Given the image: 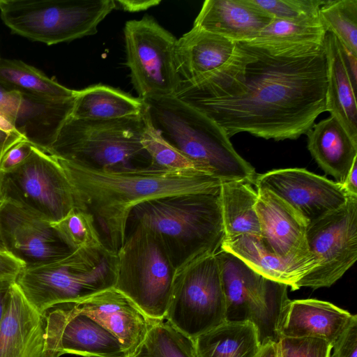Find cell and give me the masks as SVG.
I'll list each match as a JSON object with an SVG mask.
<instances>
[{"mask_svg": "<svg viewBox=\"0 0 357 357\" xmlns=\"http://www.w3.org/2000/svg\"><path fill=\"white\" fill-rule=\"evenodd\" d=\"M24 265L6 251L0 250V280H15Z\"/></svg>", "mask_w": 357, "mask_h": 357, "instance_id": "7bdbcfd3", "label": "cell"}, {"mask_svg": "<svg viewBox=\"0 0 357 357\" xmlns=\"http://www.w3.org/2000/svg\"><path fill=\"white\" fill-rule=\"evenodd\" d=\"M128 357H198L193 340L167 321H156L146 338Z\"/></svg>", "mask_w": 357, "mask_h": 357, "instance_id": "1f68e13d", "label": "cell"}, {"mask_svg": "<svg viewBox=\"0 0 357 357\" xmlns=\"http://www.w3.org/2000/svg\"><path fill=\"white\" fill-rule=\"evenodd\" d=\"M221 249L236 255L265 278L287 284L291 291H296V282L317 266L314 257L278 256L266 248L260 236L251 234L225 240Z\"/></svg>", "mask_w": 357, "mask_h": 357, "instance_id": "7402d4cb", "label": "cell"}, {"mask_svg": "<svg viewBox=\"0 0 357 357\" xmlns=\"http://www.w3.org/2000/svg\"><path fill=\"white\" fill-rule=\"evenodd\" d=\"M324 47L326 59V112H329L357 142L356 81L351 75L340 43L333 34H326Z\"/></svg>", "mask_w": 357, "mask_h": 357, "instance_id": "603a6c76", "label": "cell"}, {"mask_svg": "<svg viewBox=\"0 0 357 357\" xmlns=\"http://www.w3.org/2000/svg\"><path fill=\"white\" fill-rule=\"evenodd\" d=\"M256 357H278V343L268 342L261 345Z\"/></svg>", "mask_w": 357, "mask_h": 357, "instance_id": "7dc6e473", "label": "cell"}, {"mask_svg": "<svg viewBox=\"0 0 357 357\" xmlns=\"http://www.w3.org/2000/svg\"><path fill=\"white\" fill-rule=\"evenodd\" d=\"M0 236L6 252L24 268L56 261L74 251L51 222L7 201L0 203Z\"/></svg>", "mask_w": 357, "mask_h": 357, "instance_id": "5bb4252c", "label": "cell"}, {"mask_svg": "<svg viewBox=\"0 0 357 357\" xmlns=\"http://www.w3.org/2000/svg\"><path fill=\"white\" fill-rule=\"evenodd\" d=\"M331 357H356L357 315L354 314L350 324L333 345Z\"/></svg>", "mask_w": 357, "mask_h": 357, "instance_id": "f35d334b", "label": "cell"}, {"mask_svg": "<svg viewBox=\"0 0 357 357\" xmlns=\"http://www.w3.org/2000/svg\"><path fill=\"white\" fill-rule=\"evenodd\" d=\"M273 19L251 0H206L193 26L243 43L256 39Z\"/></svg>", "mask_w": 357, "mask_h": 357, "instance_id": "ffe728a7", "label": "cell"}, {"mask_svg": "<svg viewBox=\"0 0 357 357\" xmlns=\"http://www.w3.org/2000/svg\"><path fill=\"white\" fill-rule=\"evenodd\" d=\"M278 357H331L333 345L317 337H281Z\"/></svg>", "mask_w": 357, "mask_h": 357, "instance_id": "74e56055", "label": "cell"}, {"mask_svg": "<svg viewBox=\"0 0 357 357\" xmlns=\"http://www.w3.org/2000/svg\"><path fill=\"white\" fill-rule=\"evenodd\" d=\"M45 333L44 314L29 303L14 282L0 327V357H42Z\"/></svg>", "mask_w": 357, "mask_h": 357, "instance_id": "d6986e66", "label": "cell"}, {"mask_svg": "<svg viewBox=\"0 0 357 357\" xmlns=\"http://www.w3.org/2000/svg\"><path fill=\"white\" fill-rule=\"evenodd\" d=\"M306 135L312 156L326 174L342 185L357 160V142L332 116L314 124Z\"/></svg>", "mask_w": 357, "mask_h": 357, "instance_id": "cb8c5ba5", "label": "cell"}, {"mask_svg": "<svg viewBox=\"0 0 357 357\" xmlns=\"http://www.w3.org/2000/svg\"><path fill=\"white\" fill-rule=\"evenodd\" d=\"M220 187L139 204L132 210L127 226L140 225L151 231L176 270L195 259L215 255L225 239Z\"/></svg>", "mask_w": 357, "mask_h": 357, "instance_id": "3957f363", "label": "cell"}, {"mask_svg": "<svg viewBox=\"0 0 357 357\" xmlns=\"http://www.w3.org/2000/svg\"><path fill=\"white\" fill-rule=\"evenodd\" d=\"M226 302V321H247L250 306L261 294L265 278L232 253L216 254Z\"/></svg>", "mask_w": 357, "mask_h": 357, "instance_id": "484cf974", "label": "cell"}, {"mask_svg": "<svg viewBox=\"0 0 357 357\" xmlns=\"http://www.w3.org/2000/svg\"><path fill=\"white\" fill-rule=\"evenodd\" d=\"M73 305L78 312L89 316L117 338L128 357L144 342L156 321L114 287L73 302Z\"/></svg>", "mask_w": 357, "mask_h": 357, "instance_id": "2e32d148", "label": "cell"}, {"mask_svg": "<svg viewBox=\"0 0 357 357\" xmlns=\"http://www.w3.org/2000/svg\"><path fill=\"white\" fill-rule=\"evenodd\" d=\"M33 146L29 142L24 140L10 148L0 160L1 173L9 172L21 165L29 156Z\"/></svg>", "mask_w": 357, "mask_h": 357, "instance_id": "60d3db41", "label": "cell"}, {"mask_svg": "<svg viewBox=\"0 0 357 357\" xmlns=\"http://www.w3.org/2000/svg\"><path fill=\"white\" fill-rule=\"evenodd\" d=\"M142 142L151 158V166L174 170L197 169L190 160L160 136L151 126L148 116Z\"/></svg>", "mask_w": 357, "mask_h": 357, "instance_id": "d590c367", "label": "cell"}, {"mask_svg": "<svg viewBox=\"0 0 357 357\" xmlns=\"http://www.w3.org/2000/svg\"><path fill=\"white\" fill-rule=\"evenodd\" d=\"M0 82L13 91L47 99L73 98L77 91L66 88L35 67L17 59H0Z\"/></svg>", "mask_w": 357, "mask_h": 357, "instance_id": "f546056e", "label": "cell"}, {"mask_svg": "<svg viewBox=\"0 0 357 357\" xmlns=\"http://www.w3.org/2000/svg\"><path fill=\"white\" fill-rule=\"evenodd\" d=\"M255 208L261 239L272 252L287 258L314 257L309 251L308 222L291 205L273 192L258 189Z\"/></svg>", "mask_w": 357, "mask_h": 357, "instance_id": "e0dca14e", "label": "cell"}, {"mask_svg": "<svg viewBox=\"0 0 357 357\" xmlns=\"http://www.w3.org/2000/svg\"><path fill=\"white\" fill-rule=\"evenodd\" d=\"M165 319L192 340L226 321L225 297L215 255L176 270Z\"/></svg>", "mask_w": 357, "mask_h": 357, "instance_id": "9c48e42d", "label": "cell"}, {"mask_svg": "<svg viewBox=\"0 0 357 357\" xmlns=\"http://www.w3.org/2000/svg\"><path fill=\"white\" fill-rule=\"evenodd\" d=\"M353 315L328 301L314 298L290 300L280 324V339L317 337L333 345Z\"/></svg>", "mask_w": 357, "mask_h": 357, "instance_id": "44dd1931", "label": "cell"}, {"mask_svg": "<svg viewBox=\"0 0 357 357\" xmlns=\"http://www.w3.org/2000/svg\"><path fill=\"white\" fill-rule=\"evenodd\" d=\"M22 93L13 91L0 82V116L13 128L22 105Z\"/></svg>", "mask_w": 357, "mask_h": 357, "instance_id": "ab89813d", "label": "cell"}, {"mask_svg": "<svg viewBox=\"0 0 357 357\" xmlns=\"http://www.w3.org/2000/svg\"><path fill=\"white\" fill-rule=\"evenodd\" d=\"M22 97L13 128L33 146L47 152L70 116L75 97L54 100L25 93Z\"/></svg>", "mask_w": 357, "mask_h": 357, "instance_id": "d4e9b609", "label": "cell"}, {"mask_svg": "<svg viewBox=\"0 0 357 357\" xmlns=\"http://www.w3.org/2000/svg\"><path fill=\"white\" fill-rule=\"evenodd\" d=\"M1 178H2V173L0 171V203L1 202Z\"/></svg>", "mask_w": 357, "mask_h": 357, "instance_id": "c3c4849f", "label": "cell"}, {"mask_svg": "<svg viewBox=\"0 0 357 357\" xmlns=\"http://www.w3.org/2000/svg\"><path fill=\"white\" fill-rule=\"evenodd\" d=\"M225 70L181 82L174 96L213 120L230 138L239 132L296 139L326 112L324 43H237Z\"/></svg>", "mask_w": 357, "mask_h": 357, "instance_id": "6da1fadb", "label": "cell"}, {"mask_svg": "<svg viewBox=\"0 0 357 357\" xmlns=\"http://www.w3.org/2000/svg\"><path fill=\"white\" fill-rule=\"evenodd\" d=\"M56 159L73 188L76 208L93 215L102 243L115 252L125 241L130 214L139 204L162 197L208 192L225 183L195 169L148 166L98 169Z\"/></svg>", "mask_w": 357, "mask_h": 357, "instance_id": "7a4b0ae2", "label": "cell"}, {"mask_svg": "<svg viewBox=\"0 0 357 357\" xmlns=\"http://www.w3.org/2000/svg\"><path fill=\"white\" fill-rule=\"evenodd\" d=\"M2 201L51 223L59 222L76 207L73 188L58 160L35 146L21 165L2 173Z\"/></svg>", "mask_w": 357, "mask_h": 357, "instance_id": "30bf717a", "label": "cell"}, {"mask_svg": "<svg viewBox=\"0 0 357 357\" xmlns=\"http://www.w3.org/2000/svg\"><path fill=\"white\" fill-rule=\"evenodd\" d=\"M273 18L296 20L319 15L326 0H251Z\"/></svg>", "mask_w": 357, "mask_h": 357, "instance_id": "8d00e7d4", "label": "cell"}, {"mask_svg": "<svg viewBox=\"0 0 357 357\" xmlns=\"http://www.w3.org/2000/svg\"><path fill=\"white\" fill-rule=\"evenodd\" d=\"M0 250H2V251H6L4 246H3V244L2 243V241H1V236H0Z\"/></svg>", "mask_w": 357, "mask_h": 357, "instance_id": "681fc988", "label": "cell"}, {"mask_svg": "<svg viewBox=\"0 0 357 357\" xmlns=\"http://www.w3.org/2000/svg\"><path fill=\"white\" fill-rule=\"evenodd\" d=\"M24 140L25 137L0 116V160L10 148Z\"/></svg>", "mask_w": 357, "mask_h": 357, "instance_id": "b9f144b4", "label": "cell"}, {"mask_svg": "<svg viewBox=\"0 0 357 357\" xmlns=\"http://www.w3.org/2000/svg\"><path fill=\"white\" fill-rule=\"evenodd\" d=\"M114 2L116 8L131 13L146 10L160 3L158 0H119Z\"/></svg>", "mask_w": 357, "mask_h": 357, "instance_id": "ee69618b", "label": "cell"}, {"mask_svg": "<svg viewBox=\"0 0 357 357\" xmlns=\"http://www.w3.org/2000/svg\"><path fill=\"white\" fill-rule=\"evenodd\" d=\"M257 190H268L282 198L309 224L347 202L343 185L302 168L274 169L256 175Z\"/></svg>", "mask_w": 357, "mask_h": 357, "instance_id": "9a60e30c", "label": "cell"}, {"mask_svg": "<svg viewBox=\"0 0 357 357\" xmlns=\"http://www.w3.org/2000/svg\"><path fill=\"white\" fill-rule=\"evenodd\" d=\"M0 59H1V58H0Z\"/></svg>", "mask_w": 357, "mask_h": 357, "instance_id": "f907efd6", "label": "cell"}, {"mask_svg": "<svg viewBox=\"0 0 357 357\" xmlns=\"http://www.w3.org/2000/svg\"><path fill=\"white\" fill-rule=\"evenodd\" d=\"M126 65L134 88L142 100L173 96L181 79L177 73V39L150 15L126 22Z\"/></svg>", "mask_w": 357, "mask_h": 357, "instance_id": "8fae6325", "label": "cell"}, {"mask_svg": "<svg viewBox=\"0 0 357 357\" xmlns=\"http://www.w3.org/2000/svg\"><path fill=\"white\" fill-rule=\"evenodd\" d=\"M15 280L11 279L0 280V327L4 315L8 294Z\"/></svg>", "mask_w": 357, "mask_h": 357, "instance_id": "f6af8a7d", "label": "cell"}, {"mask_svg": "<svg viewBox=\"0 0 357 357\" xmlns=\"http://www.w3.org/2000/svg\"><path fill=\"white\" fill-rule=\"evenodd\" d=\"M288 286L265 278L261 295L250 306L247 321L255 327L261 346L280 340V326L284 310L289 302Z\"/></svg>", "mask_w": 357, "mask_h": 357, "instance_id": "4dcf8cb0", "label": "cell"}, {"mask_svg": "<svg viewBox=\"0 0 357 357\" xmlns=\"http://www.w3.org/2000/svg\"><path fill=\"white\" fill-rule=\"evenodd\" d=\"M116 252L105 244L75 250L43 265L23 268L15 282L40 313L61 303L77 302L114 287Z\"/></svg>", "mask_w": 357, "mask_h": 357, "instance_id": "8992f818", "label": "cell"}, {"mask_svg": "<svg viewBox=\"0 0 357 357\" xmlns=\"http://www.w3.org/2000/svg\"><path fill=\"white\" fill-rule=\"evenodd\" d=\"M198 357H256L261 344L249 321H227L193 340Z\"/></svg>", "mask_w": 357, "mask_h": 357, "instance_id": "83f0119b", "label": "cell"}, {"mask_svg": "<svg viewBox=\"0 0 357 357\" xmlns=\"http://www.w3.org/2000/svg\"><path fill=\"white\" fill-rule=\"evenodd\" d=\"M52 224L73 250L104 244L93 215L83 209L75 207L63 219Z\"/></svg>", "mask_w": 357, "mask_h": 357, "instance_id": "e575fe53", "label": "cell"}, {"mask_svg": "<svg viewBox=\"0 0 357 357\" xmlns=\"http://www.w3.org/2000/svg\"><path fill=\"white\" fill-rule=\"evenodd\" d=\"M116 252L114 288L151 319L163 321L176 269L163 245L148 229L132 225Z\"/></svg>", "mask_w": 357, "mask_h": 357, "instance_id": "52a82bcc", "label": "cell"}, {"mask_svg": "<svg viewBox=\"0 0 357 357\" xmlns=\"http://www.w3.org/2000/svg\"><path fill=\"white\" fill-rule=\"evenodd\" d=\"M220 206L225 240L243 234L261 236L255 206L257 191L244 181L225 182L220 187Z\"/></svg>", "mask_w": 357, "mask_h": 357, "instance_id": "f1b7e54d", "label": "cell"}, {"mask_svg": "<svg viewBox=\"0 0 357 357\" xmlns=\"http://www.w3.org/2000/svg\"><path fill=\"white\" fill-rule=\"evenodd\" d=\"M145 104L119 89L96 84L76 91L70 116L79 119L108 120L137 116Z\"/></svg>", "mask_w": 357, "mask_h": 357, "instance_id": "4316f807", "label": "cell"}, {"mask_svg": "<svg viewBox=\"0 0 357 357\" xmlns=\"http://www.w3.org/2000/svg\"><path fill=\"white\" fill-rule=\"evenodd\" d=\"M114 0H0V17L15 33L47 45L98 32Z\"/></svg>", "mask_w": 357, "mask_h": 357, "instance_id": "ba28073f", "label": "cell"}, {"mask_svg": "<svg viewBox=\"0 0 357 357\" xmlns=\"http://www.w3.org/2000/svg\"><path fill=\"white\" fill-rule=\"evenodd\" d=\"M147 116L108 120L70 116L47 153L83 167L121 170L151 166L142 144Z\"/></svg>", "mask_w": 357, "mask_h": 357, "instance_id": "5b68a950", "label": "cell"}, {"mask_svg": "<svg viewBox=\"0 0 357 357\" xmlns=\"http://www.w3.org/2000/svg\"><path fill=\"white\" fill-rule=\"evenodd\" d=\"M342 185L348 195L357 196V160L354 162Z\"/></svg>", "mask_w": 357, "mask_h": 357, "instance_id": "bcb514c9", "label": "cell"}, {"mask_svg": "<svg viewBox=\"0 0 357 357\" xmlns=\"http://www.w3.org/2000/svg\"><path fill=\"white\" fill-rule=\"evenodd\" d=\"M326 33L319 15L296 20L273 18L252 41L264 43L321 44Z\"/></svg>", "mask_w": 357, "mask_h": 357, "instance_id": "d6a6232c", "label": "cell"}, {"mask_svg": "<svg viewBox=\"0 0 357 357\" xmlns=\"http://www.w3.org/2000/svg\"><path fill=\"white\" fill-rule=\"evenodd\" d=\"M237 43L193 26L177 39L175 60L181 82H192L227 68L239 52Z\"/></svg>", "mask_w": 357, "mask_h": 357, "instance_id": "ac0fdd59", "label": "cell"}, {"mask_svg": "<svg viewBox=\"0 0 357 357\" xmlns=\"http://www.w3.org/2000/svg\"><path fill=\"white\" fill-rule=\"evenodd\" d=\"M319 17L326 32L357 56V0H326Z\"/></svg>", "mask_w": 357, "mask_h": 357, "instance_id": "836d02e7", "label": "cell"}, {"mask_svg": "<svg viewBox=\"0 0 357 357\" xmlns=\"http://www.w3.org/2000/svg\"><path fill=\"white\" fill-rule=\"evenodd\" d=\"M306 240L317 266L296 282V290L331 287L357 259V196L309 224Z\"/></svg>", "mask_w": 357, "mask_h": 357, "instance_id": "7c38bea8", "label": "cell"}, {"mask_svg": "<svg viewBox=\"0 0 357 357\" xmlns=\"http://www.w3.org/2000/svg\"><path fill=\"white\" fill-rule=\"evenodd\" d=\"M45 345L42 357L66 354L84 357H128L123 345L112 333L73 303L56 305L44 313Z\"/></svg>", "mask_w": 357, "mask_h": 357, "instance_id": "4fadbf2b", "label": "cell"}, {"mask_svg": "<svg viewBox=\"0 0 357 357\" xmlns=\"http://www.w3.org/2000/svg\"><path fill=\"white\" fill-rule=\"evenodd\" d=\"M153 128L198 170L223 182H255L253 167L213 120L174 96L143 100Z\"/></svg>", "mask_w": 357, "mask_h": 357, "instance_id": "277c9868", "label": "cell"}]
</instances>
